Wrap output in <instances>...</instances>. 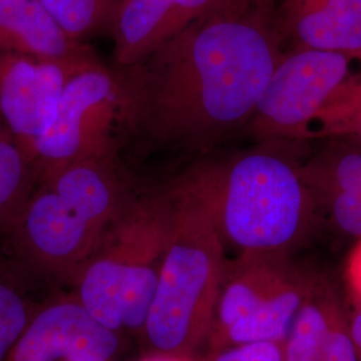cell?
<instances>
[{
  "label": "cell",
  "mask_w": 361,
  "mask_h": 361,
  "mask_svg": "<svg viewBox=\"0 0 361 361\" xmlns=\"http://www.w3.org/2000/svg\"><path fill=\"white\" fill-rule=\"evenodd\" d=\"M320 361H357L350 336L348 312L341 302L337 305L331 320Z\"/></svg>",
  "instance_id": "21"
},
{
  "label": "cell",
  "mask_w": 361,
  "mask_h": 361,
  "mask_svg": "<svg viewBox=\"0 0 361 361\" xmlns=\"http://www.w3.org/2000/svg\"><path fill=\"white\" fill-rule=\"evenodd\" d=\"M296 269L288 253H241L226 261L210 328L214 341L279 292Z\"/></svg>",
  "instance_id": "10"
},
{
  "label": "cell",
  "mask_w": 361,
  "mask_h": 361,
  "mask_svg": "<svg viewBox=\"0 0 361 361\" xmlns=\"http://www.w3.org/2000/svg\"><path fill=\"white\" fill-rule=\"evenodd\" d=\"M345 280L356 310H361V240L349 253Z\"/></svg>",
  "instance_id": "23"
},
{
  "label": "cell",
  "mask_w": 361,
  "mask_h": 361,
  "mask_svg": "<svg viewBox=\"0 0 361 361\" xmlns=\"http://www.w3.org/2000/svg\"><path fill=\"white\" fill-rule=\"evenodd\" d=\"M68 38L114 26L125 0H39Z\"/></svg>",
  "instance_id": "19"
},
{
  "label": "cell",
  "mask_w": 361,
  "mask_h": 361,
  "mask_svg": "<svg viewBox=\"0 0 361 361\" xmlns=\"http://www.w3.org/2000/svg\"><path fill=\"white\" fill-rule=\"evenodd\" d=\"M116 121L126 123L123 82L97 63L78 70L66 83L51 126L32 143L37 182L80 161L110 159Z\"/></svg>",
  "instance_id": "5"
},
{
  "label": "cell",
  "mask_w": 361,
  "mask_h": 361,
  "mask_svg": "<svg viewBox=\"0 0 361 361\" xmlns=\"http://www.w3.org/2000/svg\"><path fill=\"white\" fill-rule=\"evenodd\" d=\"M116 332L94 319L75 295L44 304L32 316L7 361H107Z\"/></svg>",
  "instance_id": "8"
},
{
  "label": "cell",
  "mask_w": 361,
  "mask_h": 361,
  "mask_svg": "<svg viewBox=\"0 0 361 361\" xmlns=\"http://www.w3.org/2000/svg\"><path fill=\"white\" fill-rule=\"evenodd\" d=\"M298 171L312 193L337 190L361 197V150L348 143L334 140Z\"/></svg>",
  "instance_id": "17"
},
{
  "label": "cell",
  "mask_w": 361,
  "mask_h": 361,
  "mask_svg": "<svg viewBox=\"0 0 361 361\" xmlns=\"http://www.w3.org/2000/svg\"><path fill=\"white\" fill-rule=\"evenodd\" d=\"M283 55L268 15L228 0L130 67L126 125L162 145L214 142L249 123Z\"/></svg>",
  "instance_id": "1"
},
{
  "label": "cell",
  "mask_w": 361,
  "mask_h": 361,
  "mask_svg": "<svg viewBox=\"0 0 361 361\" xmlns=\"http://www.w3.org/2000/svg\"><path fill=\"white\" fill-rule=\"evenodd\" d=\"M177 180L240 255H290L316 221L319 207L298 166L267 145L197 164Z\"/></svg>",
  "instance_id": "2"
},
{
  "label": "cell",
  "mask_w": 361,
  "mask_h": 361,
  "mask_svg": "<svg viewBox=\"0 0 361 361\" xmlns=\"http://www.w3.org/2000/svg\"><path fill=\"white\" fill-rule=\"evenodd\" d=\"M169 186L173 224L143 328L155 349L174 353L210 332L228 259L205 207L178 180Z\"/></svg>",
  "instance_id": "4"
},
{
  "label": "cell",
  "mask_w": 361,
  "mask_h": 361,
  "mask_svg": "<svg viewBox=\"0 0 361 361\" xmlns=\"http://www.w3.org/2000/svg\"><path fill=\"white\" fill-rule=\"evenodd\" d=\"M147 361H180V360H176V359H152V360H147Z\"/></svg>",
  "instance_id": "25"
},
{
  "label": "cell",
  "mask_w": 361,
  "mask_h": 361,
  "mask_svg": "<svg viewBox=\"0 0 361 361\" xmlns=\"http://www.w3.org/2000/svg\"><path fill=\"white\" fill-rule=\"evenodd\" d=\"M0 52L42 61L86 58L39 0H0Z\"/></svg>",
  "instance_id": "12"
},
{
  "label": "cell",
  "mask_w": 361,
  "mask_h": 361,
  "mask_svg": "<svg viewBox=\"0 0 361 361\" xmlns=\"http://www.w3.org/2000/svg\"><path fill=\"white\" fill-rule=\"evenodd\" d=\"M352 59L338 52L297 49L283 55L246 125L262 142L308 138L314 116L349 77Z\"/></svg>",
  "instance_id": "6"
},
{
  "label": "cell",
  "mask_w": 361,
  "mask_h": 361,
  "mask_svg": "<svg viewBox=\"0 0 361 361\" xmlns=\"http://www.w3.org/2000/svg\"><path fill=\"white\" fill-rule=\"evenodd\" d=\"M214 361H284L281 343H250L219 352Z\"/></svg>",
  "instance_id": "22"
},
{
  "label": "cell",
  "mask_w": 361,
  "mask_h": 361,
  "mask_svg": "<svg viewBox=\"0 0 361 361\" xmlns=\"http://www.w3.org/2000/svg\"><path fill=\"white\" fill-rule=\"evenodd\" d=\"M35 185L34 165L8 130L0 126V234L11 232Z\"/></svg>",
  "instance_id": "15"
},
{
  "label": "cell",
  "mask_w": 361,
  "mask_h": 361,
  "mask_svg": "<svg viewBox=\"0 0 361 361\" xmlns=\"http://www.w3.org/2000/svg\"><path fill=\"white\" fill-rule=\"evenodd\" d=\"M90 63L87 56L42 61L0 52V116L28 159L32 143L51 126L67 80Z\"/></svg>",
  "instance_id": "7"
},
{
  "label": "cell",
  "mask_w": 361,
  "mask_h": 361,
  "mask_svg": "<svg viewBox=\"0 0 361 361\" xmlns=\"http://www.w3.org/2000/svg\"><path fill=\"white\" fill-rule=\"evenodd\" d=\"M338 304L335 292L320 279L298 310L285 338L284 361H320L324 341Z\"/></svg>",
  "instance_id": "14"
},
{
  "label": "cell",
  "mask_w": 361,
  "mask_h": 361,
  "mask_svg": "<svg viewBox=\"0 0 361 361\" xmlns=\"http://www.w3.org/2000/svg\"><path fill=\"white\" fill-rule=\"evenodd\" d=\"M7 237L28 273L71 283L111 228L130 194L109 159H89L39 180Z\"/></svg>",
  "instance_id": "3"
},
{
  "label": "cell",
  "mask_w": 361,
  "mask_h": 361,
  "mask_svg": "<svg viewBox=\"0 0 361 361\" xmlns=\"http://www.w3.org/2000/svg\"><path fill=\"white\" fill-rule=\"evenodd\" d=\"M317 207H323L336 225L353 237L361 240V197L337 190L312 193Z\"/></svg>",
  "instance_id": "20"
},
{
  "label": "cell",
  "mask_w": 361,
  "mask_h": 361,
  "mask_svg": "<svg viewBox=\"0 0 361 361\" xmlns=\"http://www.w3.org/2000/svg\"><path fill=\"white\" fill-rule=\"evenodd\" d=\"M319 277L297 268L288 283L257 310L229 326L214 341L217 348L250 343H281L289 334L297 313L319 283Z\"/></svg>",
  "instance_id": "13"
},
{
  "label": "cell",
  "mask_w": 361,
  "mask_h": 361,
  "mask_svg": "<svg viewBox=\"0 0 361 361\" xmlns=\"http://www.w3.org/2000/svg\"><path fill=\"white\" fill-rule=\"evenodd\" d=\"M297 49L338 52L361 63V0H285Z\"/></svg>",
  "instance_id": "11"
},
{
  "label": "cell",
  "mask_w": 361,
  "mask_h": 361,
  "mask_svg": "<svg viewBox=\"0 0 361 361\" xmlns=\"http://www.w3.org/2000/svg\"><path fill=\"white\" fill-rule=\"evenodd\" d=\"M349 325L350 336L356 350V357L357 361H361V310H356L352 316L349 314Z\"/></svg>",
  "instance_id": "24"
},
{
  "label": "cell",
  "mask_w": 361,
  "mask_h": 361,
  "mask_svg": "<svg viewBox=\"0 0 361 361\" xmlns=\"http://www.w3.org/2000/svg\"><path fill=\"white\" fill-rule=\"evenodd\" d=\"M31 273L0 256V361H7L37 310L30 298Z\"/></svg>",
  "instance_id": "16"
},
{
  "label": "cell",
  "mask_w": 361,
  "mask_h": 361,
  "mask_svg": "<svg viewBox=\"0 0 361 361\" xmlns=\"http://www.w3.org/2000/svg\"><path fill=\"white\" fill-rule=\"evenodd\" d=\"M228 0H125L114 23L116 62H142L194 22Z\"/></svg>",
  "instance_id": "9"
},
{
  "label": "cell",
  "mask_w": 361,
  "mask_h": 361,
  "mask_svg": "<svg viewBox=\"0 0 361 361\" xmlns=\"http://www.w3.org/2000/svg\"><path fill=\"white\" fill-rule=\"evenodd\" d=\"M348 138L361 142V79L349 77L314 116L308 138Z\"/></svg>",
  "instance_id": "18"
}]
</instances>
